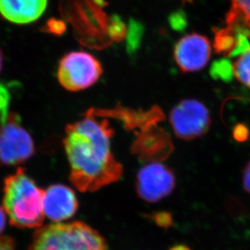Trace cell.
<instances>
[{
	"label": "cell",
	"mask_w": 250,
	"mask_h": 250,
	"mask_svg": "<svg viewBox=\"0 0 250 250\" xmlns=\"http://www.w3.org/2000/svg\"><path fill=\"white\" fill-rule=\"evenodd\" d=\"M29 250H107V244L91 227L74 221L37 230Z\"/></svg>",
	"instance_id": "3957f363"
},
{
	"label": "cell",
	"mask_w": 250,
	"mask_h": 250,
	"mask_svg": "<svg viewBox=\"0 0 250 250\" xmlns=\"http://www.w3.org/2000/svg\"><path fill=\"white\" fill-rule=\"evenodd\" d=\"M67 29V24L62 20L51 17L47 20L46 24L42 28V31L52 34L55 36H61L64 34Z\"/></svg>",
	"instance_id": "ac0fdd59"
},
{
	"label": "cell",
	"mask_w": 250,
	"mask_h": 250,
	"mask_svg": "<svg viewBox=\"0 0 250 250\" xmlns=\"http://www.w3.org/2000/svg\"><path fill=\"white\" fill-rule=\"evenodd\" d=\"M127 26L123 20L117 15L109 17L107 35L111 42H120L126 39Z\"/></svg>",
	"instance_id": "e0dca14e"
},
{
	"label": "cell",
	"mask_w": 250,
	"mask_h": 250,
	"mask_svg": "<svg viewBox=\"0 0 250 250\" xmlns=\"http://www.w3.org/2000/svg\"><path fill=\"white\" fill-rule=\"evenodd\" d=\"M113 133L106 117L94 110L67 125L63 146L77 189L94 192L121 179L123 168L111 151Z\"/></svg>",
	"instance_id": "6da1fadb"
},
{
	"label": "cell",
	"mask_w": 250,
	"mask_h": 250,
	"mask_svg": "<svg viewBox=\"0 0 250 250\" xmlns=\"http://www.w3.org/2000/svg\"><path fill=\"white\" fill-rule=\"evenodd\" d=\"M184 1H192V0H184Z\"/></svg>",
	"instance_id": "4316f807"
},
{
	"label": "cell",
	"mask_w": 250,
	"mask_h": 250,
	"mask_svg": "<svg viewBox=\"0 0 250 250\" xmlns=\"http://www.w3.org/2000/svg\"><path fill=\"white\" fill-rule=\"evenodd\" d=\"M229 1L231 7L227 14V27L250 39V0Z\"/></svg>",
	"instance_id": "7c38bea8"
},
{
	"label": "cell",
	"mask_w": 250,
	"mask_h": 250,
	"mask_svg": "<svg viewBox=\"0 0 250 250\" xmlns=\"http://www.w3.org/2000/svg\"><path fill=\"white\" fill-rule=\"evenodd\" d=\"M0 250H15L14 241L8 236L0 237Z\"/></svg>",
	"instance_id": "7402d4cb"
},
{
	"label": "cell",
	"mask_w": 250,
	"mask_h": 250,
	"mask_svg": "<svg viewBox=\"0 0 250 250\" xmlns=\"http://www.w3.org/2000/svg\"><path fill=\"white\" fill-rule=\"evenodd\" d=\"M103 74L101 63L85 51L66 54L59 65V82L68 91L77 92L94 85Z\"/></svg>",
	"instance_id": "5b68a950"
},
{
	"label": "cell",
	"mask_w": 250,
	"mask_h": 250,
	"mask_svg": "<svg viewBox=\"0 0 250 250\" xmlns=\"http://www.w3.org/2000/svg\"><path fill=\"white\" fill-rule=\"evenodd\" d=\"M243 187L246 192L250 193V161L246 165L243 172Z\"/></svg>",
	"instance_id": "603a6c76"
},
{
	"label": "cell",
	"mask_w": 250,
	"mask_h": 250,
	"mask_svg": "<svg viewBox=\"0 0 250 250\" xmlns=\"http://www.w3.org/2000/svg\"><path fill=\"white\" fill-rule=\"evenodd\" d=\"M106 4L105 0H61V11L80 41L100 47L111 42L107 35L109 17L104 10Z\"/></svg>",
	"instance_id": "277c9868"
},
{
	"label": "cell",
	"mask_w": 250,
	"mask_h": 250,
	"mask_svg": "<svg viewBox=\"0 0 250 250\" xmlns=\"http://www.w3.org/2000/svg\"><path fill=\"white\" fill-rule=\"evenodd\" d=\"M175 186L176 178L173 172L159 162H151L145 165L137 174V194L148 203H155L168 197Z\"/></svg>",
	"instance_id": "ba28073f"
},
{
	"label": "cell",
	"mask_w": 250,
	"mask_h": 250,
	"mask_svg": "<svg viewBox=\"0 0 250 250\" xmlns=\"http://www.w3.org/2000/svg\"><path fill=\"white\" fill-rule=\"evenodd\" d=\"M169 250H192L189 247H188L187 246L185 245H177V246H173L171 247Z\"/></svg>",
	"instance_id": "d4e9b609"
},
{
	"label": "cell",
	"mask_w": 250,
	"mask_h": 250,
	"mask_svg": "<svg viewBox=\"0 0 250 250\" xmlns=\"http://www.w3.org/2000/svg\"><path fill=\"white\" fill-rule=\"evenodd\" d=\"M48 0H0V14L15 24H29L43 14Z\"/></svg>",
	"instance_id": "8fae6325"
},
{
	"label": "cell",
	"mask_w": 250,
	"mask_h": 250,
	"mask_svg": "<svg viewBox=\"0 0 250 250\" xmlns=\"http://www.w3.org/2000/svg\"><path fill=\"white\" fill-rule=\"evenodd\" d=\"M144 34V26L142 23L135 20H131L127 26L126 35V47L129 54H134L138 50Z\"/></svg>",
	"instance_id": "5bb4252c"
},
{
	"label": "cell",
	"mask_w": 250,
	"mask_h": 250,
	"mask_svg": "<svg viewBox=\"0 0 250 250\" xmlns=\"http://www.w3.org/2000/svg\"><path fill=\"white\" fill-rule=\"evenodd\" d=\"M32 137L19 124L17 115L11 113L0 123V164L15 166L33 156Z\"/></svg>",
	"instance_id": "8992f818"
},
{
	"label": "cell",
	"mask_w": 250,
	"mask_h": 250,
	"mask_svg": "<svg viewBox=\"0 0 250 250\" xmlns=\"http://www.w3.org/2000/svg\"><path fill=\"white\" fill-rule=\"evenodd\" d=\"M232 69L236 79L250 89V49L237 57L232 63Z\"/></svg>",
	"instance_id": "9a60e30c"
},
{
	"label": "cell",
	"mask_w": 250,
	"mask_h": 250,
	"mask_svg": "<svg viewBox=\"0 0 250 250\" xmlns=\"http://www.w3.org/2000/svg\"><path fill=\"white\" fill-rule=\"evenodd\" d=\"M233 137L238 142H245L249 137L248 127L244 125H237L234 128Z\"/></svg>",
	"instance_id": "44dd1931"
},
{
	"label": "cell",
	"mask_w": 250,
	"mask_h": 250,
	"mask_svg": "<svg viewBox=\"0 0 250 250\" xmlns=\"http://www.w3.org/2000/svg\"><path fill=\"white\" fill-rule=\"evenodd\" d=\"M211 56V45L203 35L192 33L182 37L174 48V59L181 71L194 72L202 69Z\"/></svg>",
	"instance_id": "9c48e42d"
},
{
	"label": "cell",
	"mask_w": 250,
	"mask_h": 250,
	"mask_svg": "<svg viewBox=\"0 0 250 250\" xmlns=\"http://www.w3.org/2000/svg\"><path fill=\"white\" fill-rule=\"evenodd\" d=\"M44 191L19 167L5 179L2 205L10 223L19 229H35L44 220Z\"/></svg>",
	"instance_id": "7a4b0ae2"
},
{
	"label": "cell",
	"mask_w": 250,
	"mask_h": 250,
	"mask_svg": "<svg viewBox=\"0 0 250 250\" xmlns=\"http://www.w3.org/2000/svg\"><path fill=\"white\" fill-rule=\"evenodd\" d=\"M2 63H3V54H2V51L0 49V72L2 71Z\"/></svg>",
	"instance_id": "484cf974"
},
{
	"label": "cell",
	"mask_w": 250,
	"mask_h": 250,
	"mask_svg": "<svg viewBox=\"0 0 250 250\" xmlns=\"http://www.w3.org/2000/svg\"><path fill=\"white\" fill-rule=\"evenodd\" d=\"M209 73L214 80H221L223 82H231L233 77L232 63L226 59L214 61L212 63Z\"/></svg>",
	"instance_id": "2e32d148"
},
{
	"label": "cell",
	"mask_w": 250,
	"mask_h": 250,
	"mask_svg": "<svg viewBox=\"0 0 250 250\" xmlns=\"http://www.w3.org/2000/svg\"><path fill=\"white\" fill-rule=\"evenodd\" d=\"M44 215L51 221H64L72 218L77 209L78 201L74 191L63 185H53L44 191Z\"/></svg>",
	"instance_id": "30bf717a"
},
{
	"label": "cell",
	"mask_w": 250,
	"mask_h": 250,
	"mask_svg": "<svg viewBox=\"0 0 250 250\" xmlns=\"http://www.w3.org/2000/svg\"><path fill=\"white\" fill-rule=\"evenodd\" d=\"M211 119L204 104L195 99L180 102L170 113V123L175 134L181 139L192 140L207 133Z\"/></svg>",
	"instance_id": "52a82bcc"
},
{
	"label": "cell",
	"mask_w": 250,
	"mask_h": 250,
	"mask_svg": "<svg viewBox=\"0 0 250 250\" xmlns=\"http://www.w3.org/2000/svg\"><path fill=\"white\" fill-rule=\"evenodd\" d=\"M149 218L154 224H156L157 226L162 229H168L173 226V218L169 212H155L154 214H152Z\"/></svg>",
	"instance_id": "d6986e66"
},
{
	"label": "cell",
	"mask_w": 250,
	"mask_h": 250,
	"mask_svg": "<svg viewBox=\"0 0 250 250\" xmlns=\"http://www.w3.org/2000/svg\"><path fill=\"white\" fill-rule=\"evenodd\" d=\"M169 24L171 29L176 31L181 32L187 27L188 20L186 13L183 11H176L171 13L169 17Z\"/></svg>",
	"instance_id": "ffe728a7"
},
{
	"label": "cell",
	"mask_w": 250,
	"mask_h": 250,
	"mask_svg": "<svg viewBox=\"0 0 250 250\" xmlns=\"http://www.w3.org/2000/svg\"><path fill=\"white\" fill-rule=\"evenodd\" d=\"M5 223H6V219H5L4 212L0 207V232L4 229Z\"/></svg>",
	"instance_id": "cb8c5ba5"
},
{
	"label": "cell",
	"mask_w": 250,
	"mask_h": 250,
	"mask_svg": "<svg viewBox=\"0 0 250 250\" xmlns=\"http://www.w3.org/2000/svg\"><path fill=\"white\" fill-rule=\"evenodd\" d=\"M237 44V35L229 27L217 29L214 34V47L218 54L231 58Z\"/></svg>",
	"instance_id": "4fadbf2b"
}]
</instances>
